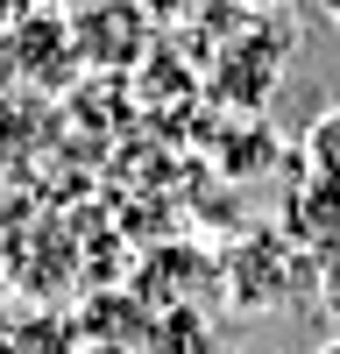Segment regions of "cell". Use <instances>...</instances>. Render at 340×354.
Returning a JSON list of instances; mask_svg holds the SVG:
<instances>
[{
    "instance_id": "1",
    "label": "cell",
    "mask_w": 340,
    "mask_h": 354,
    "mask_svg": "<svg viewBox=\"0 0 340 354\" xmlns=\"http://www.w3.org/2000/svg\"><path fill=\"white\" fill-rule=\"evenodd\" d=\"M291 234L312 241V248L340 241V177H312V170H305V185H298V198H291Z\"/></svg>"
},
{
    "instance_id": "2",
    "label": "cell",
    "mask_w": 340,
    "mask_h": 354,
    "mask_svg": "<svg viewBox=\"0 0 340 354\" xmlns=\"http://www.w3.org/2000/svg\"><path fill=\"white\" fill-rule=\"evenodd\" d=\"M305 163H312V177H340V106H326L319 121H312V135H305Z\"/></svg>"
},
{
    "instance_id": "3",
    "label": "cell",
    "mask_w": 340,
    "mask_h": 354,
    "mask_svg": "<svg viewBox=\"0 0 340 354\" xmlns=\"http://www.w3.org/2000/svg\"><path fill=\"white\" fill-rule=\"evenodd\" d=\"M85 354H128V347H113V340H100V347H85Z\"/></svg>"
},
{
    "instance_id": "4",
    "label": "cell",
    "mask_w": 340,
    "mask_h": 354,
    "mask_svg": "<svg viewBox=\"0 0 340 354\" xmlns=\"http://www.w3.org/2000/svg\"><path fill=\"white\" fill-rule=\"evenodd\" d=\"M326 15H333V21H340V0H326Z\"/></svg>"
},
{
    "instance_id": "5",
    "label": "cell",
    "mask_w": 340,
    "mask_h": 354,
    "mask_svg": "<svg viewBox=\"0 0 340 354\" xmlns=\"http://www.w3.org/2000/svg\"><path fill=\"white\" fill-rule=\"evenodd\" d=\"M333 312H340V290H333Z\"/></svg>"
},
{
    "instance_id": "6",
    "label": "cell",
    "mask_w": 340,
    "mask_h": 354,
    "mask_svg": "<svg viewBox=\"0 0 340 354\" xmlns=\"http://www.w3.org/2000/svg\"><path fill=\"white\" fill-rule=\"evenodd\" d=\"M326 354H340V340H333V347H326Z\"/></svg>"
}]
</instances>
